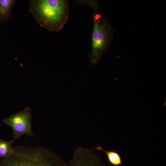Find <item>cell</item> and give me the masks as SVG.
Segmentation results:
<instances>
[{"label":"cell","mask_w":166,"mask_h":166,"mask_svg":"<svg viewBox=\"0 0 166 166\" xmlns=\"http://www.w3.org/2000/svg\"><path fill=\"white\" fill-rule=\"evenodd\" d=\"M15 0H0V23L6 22L10 18Z\"/></svg>","instance_id":"cell-6"},{"label":"cell","mask_w":166,"mask_h":166,"mask_svg":"<svg viewBox=\"0 0 166 166\" xmlns=\"http://www.w3.org/2000/svg\"><path fill=\"white\" fill-rule=\"evenodd\" d=\"M95 149L96 150L102 151L105 153L109 162L111 165L115 166L122 165L121 156L117 152L105 150L100 145L97 146Z\"/></svg>","instance_id":"cell-7"},{"label":"cell","mask_w":166,"mask_h":166,"mask_svg":"<svg viewBox=\"0 0 166 166\" xmlns=\"http://www.w3.org/2000/svg\"><path fill=\"white\" fill-rule=\"evenodd\" d=\"M0 166H2L1 160H0Z\"/></svg>","instance_id":"cell-9"},{"label":"cell","mask_w":166,"mask_h":166,"mask_svg":"<svg viewBox=\"0 0 166 166\" xmlns=\"http://www.w3.org/2000/svg\"><path fill=\"white\" fill-rule=\"evenodd\" d=\"M0 32H1V31H0Z\"/></svg>","instance_id":"cell-11"},{"label":"cell","mask_w":166,"mask_h":166,"mask_svg":"<svg viewBox=\"0 0 166 166\" xmlns=\"http://www.w3.org/2000/svg\"><path fill=\"white\" fill-rule=\"evenodd\" d=\"M29 11L40 26L51 31L61 30L68 21L67 0H31Z\"/></svg>","instance_id":"cell-1"},{"label":"cell","mask_w":166,"mask_h":166,"mask_svg":"<svg viewBox=\"0 0 166 166\" xmlns=\"http://www.w3.org/2000/svg\"><path fill=\"white\" fill-rule=\"evenodd\" d=\"M1 126H2V124L0 123V129L1 128Z\"/></svg>","instance_id":"cell-10"},{"label":"cell","mask_w":166,"mask_h":166,"mask_svg":"<svg viewBox=\"0 0 166 166\" xmlns=\"http://www.w3.org/2000/svg\"><path fill=\"white\" fill-rule=\"evenodd\" d=\"M69 166H106L94 150L79 146L74 151Z\"/></svg>","instance_id":"cell-5"},{"label":"cell","mask_w":166,"mask_h":166,"mask_svg":"<svg viewBox=\"0 0 166 166\" xmlns=\"http://www.w3.org/2000/svg\"><path fill=\"white\" fill-rule=\"evenodd\" d=\"M86 5L93 10L90 63L97 64L108 49L113 36V30L97 0H89Z\"/></svg>","instance_id":"cell-3"},{"label":"cell","mask_w":166,"mask_h":166,"mask_svg":"<svg viewBox=\"0 0 166 166\" xmlns=\"http://www.w3.org/2000/svg\"><path fill=\"white\" fill-rule=\"evenodd\" d=\"M31 119V109L28 107L4 118L2 122L4 124L12 128L13 139L20 140L22 136L25 134L34 136Z\"/></svg>","instance_id":"cell-4"},{"label":"cell","mask_w":166,"mask_h":166,"mask_svg":"<svg viewBox=\"0 0 166 166\" xmlns=\"http://www.w3.org/2000/svg\"><path fill=\"white\" fill-rule=\"evenodd\" d=\"M14 153L1 160L2 166H69L54 152L41 146L14 147Z\"/></svg>","instance_id":"cell-2"},{"label":"cell","mask_w":166,"mask_h":166,"mask_svg":"<svg viewBox=\"0 0 166 166\" xmlns=\"http://www.w3.org/2000/svg\"><path fill=\"white\" fill-rule=\"evenodd\" d=\"M15 141L13 139L6 141L0 139V158H6L13 154L14 150L12 145Z\"/></svg>","instance_id":"cell-8"}]
</instances>
